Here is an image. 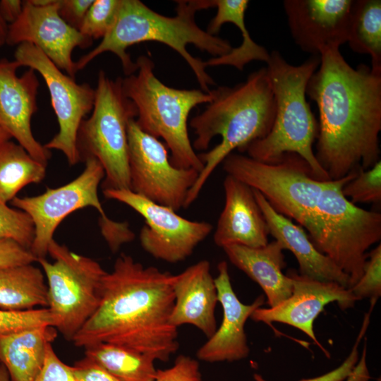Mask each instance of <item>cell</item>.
Segmentation results:
<instances>
[{"label":"cell","instance_id":"cell-6","mask_svg":"<svg viewBox=\"0 0 381 381\" xmlns=\"http://www.w3.org/2000/svg\"><path fill=\"white\" fill-rule=\"evenodd\" d=\"M135 64L136 71L121 78V85L125 95L136 107L137 125L164 140L174 167L200 173L204 164L190 143L188 118L194 107L212 100L210 92L166 85L155 75V64L150 56L141 55Z\"/></svg>","mask_w":381,"mask_h":381},{"label":"cell","instance_id":"cell-11","mask_svg":"<svg viewBox=\"0 0 381 381\" xmlns=\"http://www.w3.org/2000/svg\"><path fill=\"white\" fill-rule=\"evenodd\" d=\"M20 66L32 68L44 79L52 107L59 123V132L44 145L48 150L61 151L70 165L80 161L77 135L82 121L92 111L95 88L78 84L59 69L40 49L30 43H21L14 52Z\"/></svg>","mask_w":381,"mask_h":381},{"label":"cell","instance_id":"cell-39","mask_svg":"<svg viewBox=\"0 0 381 381\" xmlns=\"http://www.w3.org/2000/svg\"><path fill=\"white\" fill-rule=\"evenodd\" d=\"M99 226L102 236L112 252L117 251L123 244L131 241L135 237L128 223L114 222L106 217L100 218Z\"/></svg>","mask_w":381,"mask_h":381},{"label":"cell","instance_id":"cell-21","mask_svg":"<svg viewBox=\"0 0 381 381\" xmlns=\"http://www.w3.org/2000/svg\"><path fill=\"white\" fill-rule=\"evenodd\" d=\"M173 291L171 324L177 328L191 325L210 338L217 329L215 308L218 297L209 261L200 260L174 274Z\"/></svg>","mask_w":381,"mask_h":381},{"label":"cell","instance_id":"cell-30","mask_svg":"<svg viewBox=\"0 0 381 381\" xmlns=\"http://www.w3.org/2000/svg\"><path fill=\"white\" fill-rule=\"evenodd\" d=\"M121 4V0H94L79 31L92 40L102 39L114 26Z\"/></svg>","mask_w":381,"mask_h":381},{"label":"cell","instance_id":"cell-23","mask_svg":"<svg viewBox=\"0 0 381 381\" xmlns=\"http://www.w3.org/2000/svg\"><path fill=\"white\" fill-rule=\"evenodd\" d=\"M230 262L259 284L270 307H274L292 294L291 278L284 274V249L276 241L260 248L230 245L222 248Z\"/></svg>","mask_w":381,"mask_h":381},{"label":"cell","instance_id":"cell-35","mask_svg":"<svg viewBox=\"0 0 381 381\" xmlns=\"http://www.w3.org/2000/svg\"><path fill=\"white\" fill-rule=\"evenodd\" d=\"M370 313L365 315L361 331L349 356L337 368L322 375L313 378L304 379L300 381H344L346 380L353 372L358 360V345L363 337L369 324ZM255 381H267L260 375H253Z\"/></svg>","mask_w":381,"mask_h":381},{"label":"cell","instance_id":"cell-4","mask_svg":"<svg viewBox=\"0 0 381 381\" xmlns=\"http://www.w3.org/2000/svg\"><path fill=\"white\" fill-rule=\"evenodd\" d=\"M212 100L190 125L196 135L195 150H206L212 138L221 142L208 152L198 155L204 167L188 191L185 207L198 197L217 167L234 150L243 152L250 143L266 136L275 117V99L266 67L252 72L233 87L210 90Z\"/></svg>","mask_w":381,"mask_h":381},{"label":"cell","instance_id":"cell-41","mask_svg":"<svg viewBox=\"0 0 381 381\" xmlns=\"http://www.w3.org/2000/svg\"><path fill=\"white\" fill-rule=\"evenodd\" d=\"M94 0H58V12L70 26L79 30Z\"/></svg>","mask_w":381,"mask_h":381},{"label":"cell","instance_id":"cell-34","mask_svg":"<svg viewBox=\"0 0 381 381\" xmlns=\"http://www.w3.org/2000/svg\"><path fill=\"white\" fill-rule=\"evenodd\" d=\"M42 326L54 327V319L48 308L25 310L0 309V334Z\"/></svg>","mask_w":381,"mask_h":381},{"label":"cell","instance_id":"cell-38","mask_svg":"<svg viewBox=\"0 0 381 381\" xmlns=\"http://www.w3.org/2000/svg\"><path fill=\"white\" fill-rule=\"evenodd\" d=\"M36 257L30 249L11 239H0V268L32 264Z\"/></svg>","mask_w":381,"mask_h":381},{"label":"cell","instance_id":"cell-22","mask_svg":"<svg viewBox=\"0 0 381 381\" xmlns=\"http://www.w3.org/2000/svg\"><path fill=\"white\" fill-rule=\"evenodd\" d=\"M253 193L266 221L269 234L284 250H289L294 254L298 264L299 274L350 288L349 276L315 247L303 227L274 210L259 191L253 190Z\"/></svg>","mask_w":381,"mask_h":381},{"label":"cell","instance_id":"cell-7","mask_svg":"<svg viewBox=\"0 0 381 381\" xmlns=\"http://www.w3.org/2000/svg\"><path fill=\"white\" fill-rule=\"evenodd\" d=\"M357 174L327 181L308 235L315 247L349 276L350 288L363 274L367 250L381 239V214L358 207L342 193L344 186Z\"/></svg>","mask_w":381,"mask_h":381},{"label":"cell","instance_id":"cell-27","mask_svg":"<svg viewBox=\"0 0 381 381\" xmlns=\"http://www.w3.org/2000/svg\"><path fill=\"white\" fill-rule=\"evenodd\" d=\"M346 43L354 52L369 55L371 69L381 72L380 0H353Z\"/></svg>","mask_w":381,"mask_h":381},{"label":"cell","instance_id":"cell-17","mask_svg":"<svg viewBox=\"0 0 381 381\" xmlns=\"http://www.w3.org/2000/svg\"><path fill=\"white\" fill-rule=\"evenodd\" d=\"M20 67L15 60L0 59V127L30 156L47 165L51 151L35 139L31 128L32 117L38 109L37 72L29 68L18 76Z\"/></svg>","mask_w":381,"mask_h":381},{"label":"cell","instance_id":"cell-13","mask_svg":"<svg viewBox=\"0 0 381 381\" xmlns=\"http://www.w3.org/2000/svg\"><path fill=\"white\" fill-rule=\"evenodd\" d=\"M83 171L72 181L31 197H16L11 205L31 218L35 236L30 251L36 258H45L57 226L68 214L87 207L95 208L101 218L107 217L98 197V187L104 179L101 164L94 157L85 159Z\"/></svg>","mask_w":381,"mask_h":381},{"label":"cell","instance_id":"cell-28","mask_svg":"<svg viewBox=\"0 0 381 381\" xmlns=\"http://www.w3.org/2000/svg\"><path fill=\"white\" fill-rule=\"evenodd\" d=\"M47 165L37 161L18 143L0 145V200L8 203L25 186L41 182Z\"/></svg>","mask_w":381,"mask_h":381},{"label":"cell","instance_id":"cell-37","mask_svg":"<svg viewBox=\"0 0 381 381\" xmlns=\"http://www.w3.org/2000/svg\"><path fill=\"white\" fill-rule=\"evenodd\" d=\"M35 381H76L71 366L56 354L52 344L48 346L43 368Z\"/></svg>","mask_w":381,"mask_h":381},{"label":"cell","instance_id":"cell-45","mask_svg":"<svg viewBox=\"0 0 381 381\" xmlns=\"http://www.w3.org/2000/svg\"><path fill=\"white\" fill-rule=\"evenodd\" d=\"M11 138V136L0 127V145L6 141L10 140Z\"/></svg>","mask_w":381,"mask_h":381},{"label":"cell","instance_id":"cell-10","mask_svg":"<svg viewBox=\"0 0 381 381\" xmlns=\"http://www.w3.org/2000/svg\"><path fill=\"white\" fill-rule=\"evenodd\" d=\"M47 254L53 262L45 258L36 261L47 281V308L54 327L72 341L97 309L107 272L95 260L72 252L54 239Z\"/></svg>","mask_w":381,"mask_h":381},{"label":"cell","instance_id":"cell-40","mask_svg":"<svg viewBox=\"0 0 381 381\" xmlns=\"http://www.w3.org/2000/svg\"><path fill=\"white\" fill-rule=\"evenodd\" d=\"M71 368L76 381H123L86 357Z\"/></svg>","mask_w":381,"mask_h":381},{"label":"cell","instance_id":"cell-19","mask_svg":"<svg viewBox=\"0 0 381 381\" xmlns=\"http://www.w3.org/2000/svg\"><path fill=\"white\" fill-rule=\"evenodd\" d=\"M217 270L214 283L218 302L222 307V321L215 332L199 348L196 356L199 360L208 363L236 361L249 354L245 324L252 313L263 305L265 299L261 295L250 304L243 303L233 289L227 263L220 262Z\"/></svg>","mask_w":381,"mask_h":381},{"label":"cell","instance_id":"cell-36","mask_svg":"<svg viewBox=\"0 0 381 381\" xmlns=\"http://www.w3.org/2000/svg\"><path fill=\"white\" fill-rule=\"evenodd\" d=\"M153 381H202L199 363L188 356L180 355L170 368L157 370Z\"/></svg>","mask_w":381,"mask_h":381},{"label":"cell","instance_id":"cell-29","mask_svg":"<svg viewBox=\"0 0 381 381\" xmlns=\"http://www.w3.org/2000/svg\"><path fill=\"white\" fill-rule=\"evenodd\" d=\"M85 349V357L123 381H153L155 377V360L147 354L109 343H99Z\"/></svg>","mask_w":381,"mask_h":381},{"label":"cell","instance_id":"cell-2","mask_svg":"<svg viewBox=\"0 0 381 381\" xmlns=\"http://www.w3.org/2000/svg\"><path fill=\"white\" fill-rule=\"evenodd\" d=\"M174 279L121 254L104 276L97 309L72 341L84 348L112 344L167 362L179 347L178 328L170 322Z\"/></svg>","mask_w":381,"mask_h":381},{"label":"cell","instance_id":"cell-43","mask_svg":"<svg viewBox=\"0 0 381 381\" xmlns=\"http://www.w3.org/2000/svg\"><path fill=\"white\" fill-rule=\"evenodd\" d=\"M8 26L0 15V48L6 44Z\"/></svg>","mask_w":381,"mask_h":381},{"label":"cell","instance_id":"cell-16","mask_svg":"<svg viewBox=\"0 0 381 381\" xmlns=\"http://www.w3.org/2000/svg\"><path fill=\"white\" fill-rule=\"evenodd\" d=\"M287 275L292 282L291 295L274 307L257 308L250 318L268 325L277 322L294 327L308 335L329 356L315 334V320L329 303L337 302L341 310H346L353 307L357 301L349 289L337 283L316 280L295 270H289Z\"/></svg>","mask_w":381,"mask_h":381},{"label":"cell","instance_id":"cell-46","mask_svg":"<svg viewBox=\"0 0 381 381\" xmlns=\"http://www.w3.org/2000/svg\"><path fill=\"white\" fill-rule=\"evenodd\" d=\"M377 381H380V379H379Z\"/></svg>","mask_w":381,"mask_h":381},{"label":"cell","instance_id":"cell-20","mask_svg":"<svg viewBox=\"0 0 381 381\" xmlns=\"http://www.w3.org/2000/svg\"><path fill=\"white\" fill-rule=\"evenodd\" d=\"M225 202L214 233V243L260 248L268 242L269 230L253 190L226 175L223 182Z\"/></svg>","mask_w":381,"mask_h":381},{"label":"cell","instance_id":"cell-31","mask_svg":"<svg viewBox=\"0 0 381 381\" xmlns=\"http://www.w3.org/2000/svg\"><path fill=\"white\" fill-rule=\"evenodd\" d=\"M342 193L353 204L375 203L381 201V162L361 171L342 188Z\"/></svg>","mask_w":381,"mask_h":381},{"label":"cell","instance_id":"cell-9","mask_svg":"<svg viewBox=\"0 0 381 381\" xmlns=\"http://www.w3.org/2000/svg\"><path fill=\"white\" fill-rule=\"evenodd\" d=\"M222 163L227 175L259 191L278 213L311 233L316 205L328 181L315 179L301 157L286 153L266 163L232 152Z\"/></svg>","mask_w":381,"mask_h":381},{"label":"cell","instance_id":"cell-1","mask_svg":"<svg viewBox=\"0 0 381 381\" xmlns=\"http://www.w3.org/2000/svg\"><path fill=\"white\" fill-rule=\"evenodd\" d=\"M306 94L319 113L315 158L329 180L372 167L380 161L381 72L353 68L339 47L322 51Z\"/></svg>","mask_w":381,"mask_h":381},{"label":"cell","instance_id":"cell-24","mask_svg":"<svg viewBox=\"0 0 381 381\" xmlns=\"http://www.w3.org/2000/svg\"><path fill=\"white\" fill-rule=\"evenodd\" d=\"M56 337L53 326L0 334V363L11 381H35L43 368L48 346Z\"/></svg>","mask_w":381,"mask_h":381},{"label":"cell","instance_id":"cell-44","mask_svg":"<svg viewBox=\"0 0 381 381\" xmlns=\"http://www.w3.org/2000/svg\"><path fill=\"white\" fill-rule=\"evenodd\" d=\"M0 381H11L6 368L0 363Z\"/></svg>","mask_w":381,"mask_h":381},{"label":"cell","instance_id":"cell-3","mask_svg":"<svg viewBox=\"0 0 381 381\" xmlns=\"http://www.w3.org/2000/svg\"><path fill=\"white\" fill-rule=\"evenodd\" d=\"M176 14L168 17L158 13L139 0H121L116 22L92 50L75 62L77 71L83 69L95 58L111 52L120 60L126 76L136 71L128 48L145 42H157L176 51L192 69L201 90L210 92L215 85L205 71V61L192 56L187 50L193 44L214 57L228 54L233 48L229 41L210 35L201 29L195 20L197 11L212 8L211 0L176 1Z\"/></svg>","mask_w":381,"mask_h":381},{"label":"cell","instance_id":"cell-25","mask_svg":"<svg viewBox=\"0 0 381 381\" xmlns=\"http://www.w3.org/2000/svg\"><path fill=\"white\" fill-rule=\"evenodd\" d=\"M212 8H217V13L207 29L210 35H215L224 23L234 24L242 35V42L236 48H232L226 54L213 57L205 61L207 66H231L243 71L245 66L253 61L267 63L270 53L265 47L254 42L245 23V13L248 8V0H211Z\"/></svg>","mask_w":381,"mask_h":381},{"label":"cell","instance_id":"cell-32","mask_svg":"<svg viewBox=\"0 0 381 381\" xmlns=\"http://www.w3.org/2000/svg\"><path fill=\"white\" fill-rule=\"evenodd\" d=\"M35 229L30 216L0 200V239H11L30 249Z\"/></svg>","mask_w":381,"mask_h":381},{"label":"cell","instance_id":"cell-14","mask_svg":"<svg viewBox=\"0 0 381 381\" xmlns=\"http://www.w3.org/2000/svg\"><path fill=\"white\" fill-rule=\"evenodd\" d=\"M105 198L122 202L140 214L145 224L139 238L153 258L169 263L186 260L212 231L207 222L187 219L173 209L155 203L128 189L103 190Z\"/></svg>","mask_w":381,"mask_h":381},{"label":"cell","instance_id":"cell-5","mask_svg":"<svg viewBox=\"0 0 381 381\" xmlns=\"http://www.w3.org/2000/svg\"><path fill=\"white\" fill-rule=\"evenodd\" d=\"M320 63V55L293 65L278 51L270 53L266 68L275 99L274 123L266 136L248 144L243 152L266 163L277 162L286 153L297 154L308 164L315 179L329 181L313 151L318 123L306 97L308 83Z\"/></svg>","mask_w":381,"mask_h":381},{"label":"cell","instance_id":"cell-12","mask_svg":"<svg viewBox=\"0 0 381 381\" xmlns=\"http://www.w3.org/2000/svg\"><path fill=\"white\" fill-rule=\"evenodd\" d=\"M130 190L176 212L185 207L199 172L174 167L166 145L142 131L135 119L128 125Z\"/></svg>","mask_w":381,"mask_h":381},{"label":"cell","instance_id":"cell-18","mask_svg":"<svg viewBox=\"0 0 381 381\" xmlns=\"http://www.w3.org/2000/svg\"><path fill=\"white\" fill-rule=\"evenodd\" d=\"M353 0H284L293 40L301 50L320 55L346 43Z\"/></svg>","mask_w":381,"mask_h":381},{"label":"cell","instance_id":"cell-33","mask_svg":"<svg viewBox=\"0 0 381 381\" xmlns=\"http://www.w3.org/2000/svg\"><path fill=\"white\" fill-rule=\"evenodd\" d=\"M349 290L356 301L370 298L373 309L381 295L380 243L368 254L361 277Z\"/></svg>","mask_w":381,"mask_h":381},{"label":"cell","instance_id":"cell-42","mask_svg":"<svg viewBox=\"0 0 381 381\" xmlns=\"http://www.w3.org/2000/svg\"><path fill=\"white\" fill-rule=\"evenodd\" d=\"M23 1L20 0H1L0 15L3 20L11 25L16 22L22 13Z\"/></svg>","mask_w":381,"mask_h":381},{"label":"cell","instance_id":"cell-26","mask_svg":"<svg viewBox=\"0 0 381 381\" xmlns=\"http://www.w3.org/2000/svg\"><path fill=\"white\" fill-rule=\"evenodd\" d=\"M47 307V285L44 272L32 264L0 268V308L25 310Z\"/></svg>","mask_w":381,"mask_h":381},{"label":"cell","instance_id":"cell-8","mask_svg":"<svg viewBox=\"0 0 381 381\" xmlns=\"http://www.w3.org/2000/svg\"><path fill=\"white\" fill-rule=\"evenodd\" d=\"M136 116L135 106L123 92L121 78L112 80L99 71L92 112L80 126L77 148L80 160L94 157L102 166L103 190L131 188L128 125Z\"/></svg>","mask_w":381,"mask_h":381},{"label":"cell","instance_id":"cell-15","mask_svg":"<svg viewBox=\"0 0 381 381\" xmlns=\"http://www.w3.org/2000/svg\"><path fill=\"white\" fill-rule=\"evenodd\" d=\"M92 41L61 18L58 0L46 6L23 1L22 13L16 22L8 25L6 38L9 45L32 44L73 78L78 72L72 58L73 51L76 47H89Z\"/></svg>","mask_w":381,"mask_h":381}]
</instances>
